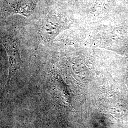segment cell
Returning <instances> with one entry per match:
<instances>
[{
  "label": "cell",
  "mask_w": 128,
  "mask_h": 128,
  "mask_svg": "<svg viewBox=\"0 0 128 128\" xmlns=\"http://www.w3.org/2000/svg\"><path fill=\"white\" fill-rule=\"evenodd\" d=\"M0 41L7 52L9 60V72L5 91L10 86L11 79L20 68L23 61L20 54V44L17 38L10 36H3Z\"/></svg>",
  "instance_id": "obj_1"
},
{
  "label": "cell",
  "mask_w": 128,
  "mask_h": 128,
  "mask_svg": "<svg viewBox=\"0 0 128 128\" xmlns=\"http://www.w3.org/2000/svg\"><path fill=\"white\" fill-rule=\"evenodd\" d=\"M33 8V0H18L14 4L10 13L21 14L23 16H27L32 12Z\"/></svg>",
  "instance_id": "obj_2"
}]
</instances>
